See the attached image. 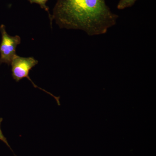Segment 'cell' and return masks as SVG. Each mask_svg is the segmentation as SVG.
Returning a JSON list of instances; mask_svg holds the SVG:
<instances>
[{
  "instance_id": "cell-3",
  "label": "cell",
  "mask_w": 156,
  "mask_h": 156,
  "mask_svg": "<svg viewBox=\"0 0 156 156\" xmlns=\"http://www.w3.org/2000/svg\"><path fill=\"white\" fill-rule=\"evenodd\" d=\"M2 34V42L0 44V64L6 63L10 66L16 53V48L21 43L19 36H11L7 33L5 26L2 24L0 26Z\"/></svg>"
},
{
  "instance_id": "cell-4",
  "label": "cell",
  "mask_w": 156,
  "mask_h": 156,
  "mask_svg": "<svg viewBox=\"0 0 156 156\" xmlns=\"http://www.w3.org/2000/svg\"><path fill=\"white\" fill-rule=\"evenodd\" d=\"M28 1L30 4L35 3V4H38L41 6V9H44L45 11L48 12L50 19V25L52 26V16H51V14H50V11H49V8L46 5L48 0H28Z\"/></svg>"
},
{
  "instance_id": "cell-5",
  "label": "cell",
  "mask_w": 156,
  "mask_h": 156,
  "mask_svg": "<svg viewBox=\"0 0 156 156\" xmlns=\"http://www.w3.org/2000/svg\"><path fill=\"white\" fill-rule=\"evenodd\" d=\"M137 0H120L117 6L119 10H123L129 8L134 5Z\"/></svg>"
},
{
  "instance_id": "cell-1",
  "label": "cell",
  "mask_w": 156,
  "mask_h": 156,
  "mask_svg": "<svg viewBox=\"0 0 156 156\" xmlns=\"http://www.w3.org/2000/svg\"><path fill=\"white\" fill-rule=\"evenodd\" d=\"M51 16L60 28L83 30L90 36L106 34L119 17L105 0H57Z\"/></svg>"
},
{
  "instance_id": "cell-2",
  "label": "cell",
  "mask_w": 156,
  "mask_h": 156,
  "mask_svg": "<svg viewBox=\"0 0 156 156\" xmlns=\"http://www.w3.org/2000/svg\"><path fill=\"white\" fill-rule=\"evenodd\" d=\"M38 63V61L34 57H23L16 55L13 58L11 64L13 79L16 82H18L23 78H27L30 81L35 88H38L54 98L58 106H60V97H56L50 92L38 87L30 77V71Z\"/></svg>"
},
{
  "instance_id": "cell-6",
  "label": "cell",
  "mask_w": 156,
  "mask_h": 156,
  "mask_svg": "<svg viewBox=\"0 0 156 156\" xmlns=\"http://www.w3.org/2000/svg\"><path fill=\"white\" fill-rule=\"evenodd\" d=\"M3 120V119L2 118H0V140H2V141L3 142H4L8 147L10 148L11 150V146L9 145V142H8V140H7V138L4 136V134H3L2 131L1 130V123H2V122Z\"/></svg>"
}]
</instances>
